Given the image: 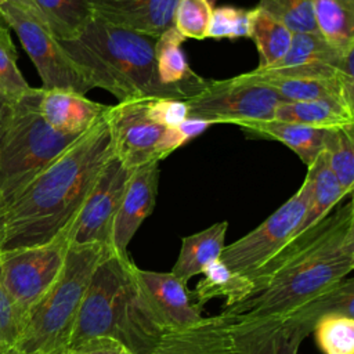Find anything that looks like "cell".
<instances>
[{
    "instance_id": "29",
    "label": "cell",
    "mask_w": 354,
    "mask_h": 354,
    "mask_svg": "<svg viewBox=\"0 0 354 354\" xmlns=\"http://www.w3.org/2000/svg\"><path fill=\"white\" fill-rule=\"evenodd\" d=\"M322 152L339 184L351 196L354 189V126L325 130Z\"/></svg>"
},
{
    "instance_id": "43",
    "label": "cell",
    "mask_w": 354,
    "mask_h": 354,
    "mask_svg": "<svg viewBox=\"0 0 354 354\" xmlns=\"http://www.w3.org/2000/svg\"><path fill=\"white\" fill-rule=\"evenodd\" d=\"M209 1H210V3H212V4H213V6H214V3H216V1H217V0H209Z\"/></svg>"
},
{
    "instance_id": "5",
    "label": "cell",
    "mask_w": 354,
    "mask_h": 354,
    "mask_svg": "<svg viewBox=\"0 0 354 354\" xmlns=\"http://www.w3.org/2000/svg\"><path fill=\"white\" fill-rule=\"evenodd\" d=\"M109 250L95 243L69 245L58 278L25 315L14 348L21 354L66 353L91 275Z\"/></svg>"
},
{
    "instance_id": "4",
    "label": "cell",
    "mask_w": 354,
    "mask_h": 354,
    "mask_svg": "<svg viewBox=\"0 0 354 354\" xmlns=\"http://www.w3.org/2000/svg\"><path fill=\"white\" fill-rule=\"evenodd\" d=\"M156 37L93 18L72 40L61 41L91 88H102L118 101L176 98L185 95L165 86L155 62Z\"/></svg>"
},
{
    "instance_id": "12",
    "label": "cell",
    "mask_w": 354,
    "mask_h": 354,
    "mask_svg": "<svg viewBox=\"0 0 354 354\" xmlns=\"http://www.w3.org/2000/svg\"><path fill=\"white\" fill-rule=\"evenodd\" d=\"M68 248L69 242L65 230L47 243L1 252L6 288L22 322L29 310L58 278Z\"/></svg>"
},
{
    "instance_id": "13",
    "label": "cell",
    "mask_w": 354,
    "mask_h": 354,
    "mask_svg": "<svg viewBox=\"0 0 354 354\" xmlns=\"http://www.w3.org/2000/svg\"><path fill=\"white\" fill-rule=\"evenodd\" d=\"M129 174L130 170L115 155L106 162L79 213L66 228L69 245L95 243L111 248L112 227Z\"/></svg>"
},
{
    "instance_id": "21",
    "label": "cell",
    "mask_w": 354,
    "mask_h": 354,
    "mask_svg": "<svg viewBox=\"0 0 354 354\" xmlns=\"http://www.w3.org/2000/svg\"><path fill=\"white\" fill-rule=\"evenodd\" d=\"M227 230L228 223L218 221L199 232L184 236L178 257L170 272L185 285L192 277L202 274L210 264L220 260L225 246Z\"/></svg>"
},
{
    "instance_id": "40",
    "label": "cell",
    "mask_w": 354,
    "mask_h": 354,
    "mask_svg": "<svg viewBox=\"0 0 354 354\" xmlns=\"http://www.w3.org/2000/svg\"><path fill=\"white\" fill-rule=\"evenodd\" d=\"M0 354H21V353L12 347V348H7V350H1Z\"/></svg>"
},
{
    "instance_id": "15",
    "label": "cell",
    "mask_w": 354,
    "mask_h": 354,
    "mask_svg": "<svg viewBox=\"0 0 354 354\" xmlns=\"http://www.w3.org/2000/svg\"><path fill=\"white\" fill-rule=\"evenodd\" d=\"M136 275L149 307L166 332L189 328L203 318L201 306L191 301L187 285L171 272L148 271L136 266Z\"/></svg>"
},
{
    "instance_id": "41",
    "label": "cell",
    "mask_w": 354,
    "mask_h": 354,
    "mask_svg": "<svg viewBox=\"0 0 354 354\" xmlns=\"http://www.w3.org/2000/svg\"><path fill=\"white\" fill-rule=\"evenodd\" d=\"M7 1H10V0H0V7H1V6H3V4H6V3H7Z\"/></svg>"
},
{
    "instance_id": "32",
    "label": "cell",
    "mask_w": 354,
    "mask_h": 354,
    "mask_svg": "<svg viewBox=\"0 0 354 354\" xmlns=\"http://www.w3.org/2000/svg\"><path fill=\"white\" fill-rule=\"evenodd\" d=\"M213 4L209 0H178L174 8L173 26L185 39L205 40Z\"/></svg>"
},
{
    "instance_id": "10",
    "label": "cell",
    "mask_w": 354,
    "mask_h": 354,
    "mask_svg": "<svg viewBox=\"0 0 354 354\" xmlns=\"http://www.w3.org/2000/svg\"><path fill=\"white\" fill-rule=\"evenodd\" d=\"M311 178L306 174L300 188L254 230L225 245L220 261L231 271L252 277L290 243L307 212Z\"/></svg>"
},
{
    "instance_id": "3",
    "label": "cell",
    "mask_w": 354,
    "mask_h": 354,
    "mask_svg": "<svg viewBox=\"0 0 354 354\" xmlns=\"http://www.w3.org/2000/svg\"><path fill=\"white\" fill-rule=\"evenodd\" d=\"M165 333L144 296L136 264L111 249L91 275L68 348L109 337L131 354H149Z\"/></svg>"
},
{
    "instance_id": "33",
    "label": "cell",
    "mask_w": 354,
    "mask_h": 354,
    "mask_svg": "<svg viewBox=\"0 0 354 354\" xmlns=\"http://www.w3.org/2000/svg\"><path fill=\"white\" fill-rule=\"evenodd\" d=\"M253 8H236L231 6L216 7L212 11L207 37L210 39H238L250 36Z\"/></svg>"
},
{
    "instance_id": "1",
    "label": "cell",
    "mask_w": 354,
    "mask_h": 354,
    "mask_svg": "<svg viewBox=\"0 0 354 354\" xmlns=\"http://www.w3.org/2000/svg\"><path fill=\"white\" fill-rule=\"evenodd\" d=\"M353 268L354 203L350 199L253 274V292L223 313L256 318L293 311L340 283Z\"/></svg>"
},
{
    "instance_id": "17",
    "label": "cell",
    "mask_w": 354,
    "mask_h": 354,
    "mask_svg": "<svg viewBox=\"0 0 354 354\" xmlns=\"http://www.w3.org/2000/svg\"><path fill=\"white\" fill-rule=\"evenodd\" d=\"M245 76L270 87L283 101H313L332 98L354 109V79H325L289 75L261 68L246 72Z\"/></svg>"
},
{
    "instance_id": "42",
    "label": "cell",
    "mask_w": 354,
    "mask_h": 354,
    "mask_svg": "<svg viewBox=\"0 0 354 354\" xmlns=\"http://www.w3.org/2000/svg\"><path fill=\"white\" fill-rule=\"evenodd\" d=\"M4 26H7V25H6V24H4V22L0 19V29H1V28H4Z\"/></svg>"
},
{
    "instance_id": "37",
    "label": "cell",
    "mask_w": 354,
    "mask_h": 354,
    "mask_svg": "<svg viewBox=\"0 0 354 354\" xmlns=\"http://www.w3.org/2000/svg\"><path fill=\"white\" fill-rule=\"evenodd\" d=\"M65 354H131L123 344L109 337H93L66 350Z\"/></svg>"
},
{
    "instance_id": "39",
    "label": "cell",
    "mask_w": 354,
    "mask_h": 354,
    "mask_svg": "<svg viewBox=\"0 0 354 354\" xmlns=\"http://www.w3.org/2000/svg\"><path fill=\"white\" fill-rule=\"evenodd\" d=\"M17 97H8L3 93H0V129L4 124L11 108H12V102Z\"/></svg>"
},
{
    "instance_id": "23",
    "label": "cell",
    "mask_w": 354,
    "mask_h": 354,
    "mask_svg": "<svg viewBox=\"0 0 354 354\" xmlns=\"http://www.w3.org/2000/svg\"><path fill=\"white\" fill-rule=\"evenodd\" d=\"M274 119L329 130L354 126V109L332 98L283 101L277 106Z\"/></svg>"
},
{
    "instance_id": "22",
    "label": "cell",
    "mask_w": 354,
    "mask_h": 354,
    "mask_svg": "<svg viewBox=\"0 0 354 354\" xmlns=\"http://www.w3.org/2000/svg\"><path fill=\"white\" fill-rule=\"evenodd\" d=\"M252 137L279 141L292 149L308 167L324 149L325 130L277 119L246 122L238 126Z\"/></svg>"
},
{
    "instance_id": "19",
    "label": "cell",
    "mask_w": 354,
    "mask_h": 354,
    "mask_svg": "<svg viewBox=\"0 0 354 354\" xmlns=\"http://www.w3.org/2000/svg\"><path fill=\"white\" fill-rule=\"evenodd\" d=\"M108 105L88 100L86 95L62 88H41L39 111L54 130L82 136L105 116Z\"/></svg>"
},
{
    "instance_id": "38",
    "label": "cell",
    "mask_w": 354,
    "mask_h": 354,
    "mask_svg": "<svg viewBox=\"0 0 354 354\" xmlns=\"http://www.w3.org/2000/svg\"><path fill=\"white\" fill-rule=\"evenodd\" d=\"M210 124L203 122V120H196V119H187L184 120L178 127L181 129L183 134L185 136V138L189 141L195 137H198L199 134H202Z\"/></svg>"
},
{
    "instance_id": "35",
    "label": "cell",
    "mask_w": 354,
    "mask_h": 354,
    "mask_svg": "<svg viewBox=\"0 0 354 354\" xmlns=\"http://www.w3.org/2000/svg\"><path fill=\"white\" fill-rule=\"evenodd\" d=\"M21 315L18 314L6 288L0 256V351L15 347V343L21 332Z\"/></svg>"
},
{
    "instance_id": "25",
    "label": "cell",
    "mask_w": 354,
    "mask_h": 354,
    "mask_svg": "<svg viewBox=\"0 0 354 354\" xmlns=\"http://www.w3.org/2000/svg\"><path fill=\"white\" fill-rule=\"evenodd\" d=\"M59 41L80 35L93 19L90 0H24Z\"/></svg>"
},
{
    "instance_id": "31",
    "label": "cell",
    "mask_w": 354,
    "mask_h": 354,
    "mask_svg": "<svg viewBox=\"0 0 354 354\" xmlns=\"http://www.w3.org/2000/svg\"><path fill=\"white\" fill-rule=\"evenodd\" d=\"M257 7L275 17L293 33H318L313 0H260Z\"/></svg>"
},
{
    "instance_id": "14",
    "label": "cell",
    "mask_w": 354,
    "mask_h": 354,
    "mask_svg": "<svg viewBox=\"0 0 354 354\" xmlns=\"http://www.w3.org/2000/svg\"><path fill=\"white\" fill-rule=\"evenodd\" d=\"M159 184V162H149L130 170L127 184L118 209L111 248L122 256H127V246L144 220L153 212Z\"/></svg>"
},
{
    "instance_id": "8",
    "label": "cell",
    "mask_w": 354,
    "mask_h": 354,
    "mask_svg": "<svg viewBox=\"0 0 354 354\" xmlns=\"http://www.w3.org/2000/svg\"><path fill=\"white\" fill-rule=\"evenodd\" d=\"M148 98L118 101L108 105L105 123L112 138L113 155L131 170L149 162H160L188 140L180 127H165L147 112Z\"/></svg>"
},
{
    "instance_id": "26",
    "label": "cell",
    "mask_w": 354,
    "mask_h": 354,
    "mask_svg": "<svg viewBox=\"0 0 354 354\" xmlns=\"http://www.w3.org/2000/svg\"><path fill=\"white\" fill-rule=\"evenodd\" d=\"M318 35L333 48H354V0H313Z\"/></svg>"
},
{
    "instance_id": "7",
    "label": "cell",
    "mask_w": 354,
    "mask_h": 354,
    "mask_svg": "<svg viewBox=\"0 0 354 354\" xmlns=\"http://www.w3.org/2000/svg\"><path fill=\"white\" fill-rule=\"evenodd\" d=\"M330 313L354 318L353 278H344L313 301L285 314L256 318L230 315L238 354H297L318 318Z\"/></svg>"
},
{
    "instance_id": "11",
    "label": "cell",
    "mask_w": 354,
    "mask_h": 354,
    "mask_svg": "<svg viewBox=\"0 0 354 354\" xmlns=\"http://www.w3.org/2000/svg\"><path fill=\"white\" fill-rule=\"evenodd\" d=\"M188 119L209 124L274 119L277 106L283 100L270 87L245 76V73L223 80H209L198 94L184 100Z\"/></svg>"
},
{
    "instance_id": "18",
    "label": "cell",
    "mask_w": 354,
    "mask_h": 354,
    "mask_svg": "<svg viewBox=\"0 0 354 354\" xmlns=\"http://www.w3.org/2000/svg\"><path fill=\"white\" fill-rule=\"evenodd\" d=\"M231 317L221 313L198 324L166 332L149 354H238Z\"/></svg>"
},
{
    "instance_id": "28",
    "label": "cell",
    "mask_w": 354,
    "mask_h": 354,
    "mask_svg": "<svg viewBox=\"0 0 354 354\" xmlns=\"http://www.w3.org/2000/svg\"><path fill=\"white\" fill-rule=\"evenodd\" d=\"M202 275L203 278L196 283L194 292L201 307L220 296L225 297L224 307H230L242 301L254 289V283L249 277L231 271L220 260L210 264Z\"/></svg>"
},
{
    "instance_id": "30",
    "label": "cell",
    "mask_w": 354,
    "mask_h": 354,
    "mask_svg": "<svg viewBox=\"0 0 354 354\" xmlns=\"http://www.w3.org/2000/svg\"><path fill=\"white\" fill-rule=\"evenodd\" d=\"M324 354H354V318L339 313L325 314L313 328Z\"/></svg>"
},
{
    "instance_id": "24",
    "label": "cell",
    "mask_w": 354,
    "mask_h": 354,
    "mask_svg": "<svg viewBox=\"0 0 354 354\" xmlns=\"http://www.w3.org/2000/svg\"><path fill=\"white\" fill-rule=\"evenodd\" d=\"M307 174L311 178L310 203L295 238L304 234L307 230L325 218L343 198L348 196L329 169L324 152H321L318 158L308 166Z\"/></svg>"
},
{
    "instance_id": "36",
    "label": "cell",
    "mask_w": 354,
    "mask_h": 354,
    "mask_svg": "<svg viewBox=\"0 0 354 354\" xmlns=\"http://www.w3.org/2000/svg\"><path fill=\"white\" fill-rule=\"evenodd\" d=\"M147 112L151 119L165 127H177L188 119V108L184 100L148 98Z\"/></svg>"
},
{
    "instance_id": "27",
    "label": "cell",
    "mask_w": 354,
    "mask_h": 354,
    "mask_svg": "<svg viewBox=\"0 0 354 354\" xmlns=\"http://www.w3.org/2000/svg\"><path fill=\"white\" fill-rule=\"evenodd\" d=\"M293 32L260 7L253 8L250 22V36L259 53L257 68H271L277 65L288 53Z\"/></svg>"
},
{
    "instance_id": "9",
    "label": "cell",
    "mask_w": 354,
    "mask_h": 354,
    "mask_svg": "<svg viewBox=\"0 0 354 354\" xmlns=\"http://www.w3.org/2000/svg\"><path fill=\"white\" fill-rule=\"evenodd\" d=\"M0 19L12 28L41 79V88H62L86 95L91 86L41 18L24 1L0 7Z\"/></svg>"
},
{
    "instance_id": "16",
    "label": "cell",
    "mask_w": 354,
    "mask_h": 354,
    "mask_svg": "<svg viewBox=\"0 0 354 354\" xmlns=\"http://www.w3.org/2000/svg\"><path fill=\"white\" fill-rule=\"evenodd\" d=\"M178 0H90L93 18L158 37L173 26Z\"/></svg>"
},
{
    "instance_id": "20",
    "label": "cell",
    "mask_w": 354,
    "mask_h": 354,
    "mask_svg": "<svg viewBox=\"0 0 354 354\" xmlns=\"http://www.w3.org/2000/svg\"><path fill=\"white\" fill-rule=\"evenodd\" d=\"M184 40L185 37L174 26L160 33L155 40V62L159 80L189 98L205 88L209 80L189 66L183 51Z\"/></svg>"
},
{
    "instance_id": "34",
    "label": "cell",
    "mask_w": 354,
    "mask_h": 354,
    "mask_svg": "<svg viewBox=\"0 0 354 354\" xmlns=\"http://www.w3.org/2000/svg\"><path fill=\"white\" fill-rule=\"evenodd\" d=\"M18 53L11 40L7 26L0 29V93L8 97H18L30 86L24 79L18 65Z\"/></svg>"
},
{
    "instance_id": "2",
    "label": "cell",
    "mask_w": 354,
    "mask_h": 354,
    "mask_svg": "<svg viewBox=\"0 0 354 354\" xmlns=\"http://www.w3.org/2000/svg\"><path fill=\"white\" fill-rule=\"evenodd\" d=\"M112 156L102 119L0 210V252L47 243L62 234Z\"/></svg>"
},
{
    "instance_id": "6",
    "label": "cell",
    "mask_w": 354,
    "mask_h": 354,
    "mask_svg": "<svg viewBox=\"0 0 354 354\" xmlns=\"http://www.w3.org/2000/svg\"><path fill=\"white\" fill-rule=\"evenodd\" d=\"M40 95L41 87L18 95L0 129V210L83 136L48 126L39 111Z\"/></svg>"
}]
</instances>
